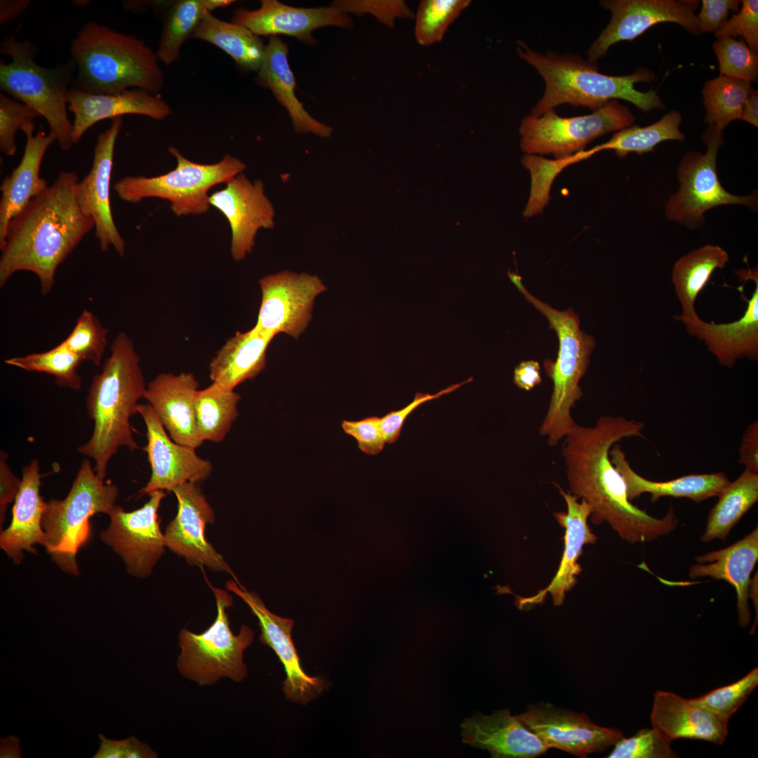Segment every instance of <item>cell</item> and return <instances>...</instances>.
<instances>
[{
    "instance_id": "30",
    "label": "cell",
    "mask_w": 758,
    "mask_h": 758,
    "mask_svg": "<svg viewBox=\"0 0 758 758\" xmlns=\"http://www.w3.org/2000/svg\"><path fill=\"white\" fill-rule=\"evenodd\" d=\"M41 477L37 460L23 467L11 524L1 531L0 547L15 564H20L25 551L36 554L33 547L35 544L46 545V534L41 525L46 501L39 493Z\"/></svg>"
},
{
    "instance_id": "53",
    "label": "cell",
    "mask_w": 758,
    "mask_h": 758,
    "mask_svg": "<svg viewBox=\"0 0 758 758\" xmlns=\"http://www.w3.org/2000/svg\"><path fill=\"white\" fill-rule=\"evenodd\" d=\"M740 5L738 0H703L697 15L700 33L717 32L727 21L729 12L738 11Z\"/></svg>"
},
{
    "instance_id": "60",
    "label": "cell",
    "mask_w": 758,
    "mask_h": 758,
    "mask_svg": "<svg viewBox=\"0 0 758 758\" xmlns=\"http://www.w3.org/2000/svg\"><path fill=\"white\" fill-rule=\"evenodd\" d=\"M1 757H21L20 740L18 738L14 736H10L6 738L1 739Z\"/></svg>"
},
{
    "instance_id": "38",
    "label": "cell",
    "mask_w": 758,
    "mask_h": 758,
    "mask_svg": "<svg viewBox=\"0 0 758 758\" xmlns=\"http://www.w3.org/2000/svg\"><path fill=\"white\" fill-rule=\"evenodd\" d=\"M232 0H180L168 11L164 20L157 55L170 65L180 58L182 46L190 38L206 15L233 4Z\"/></svg>"
},
{
    "instance_id": "3",
    "label": "cell",
    "mask_w": 758,
    "mask_h": 758,
    "mask_svg": "<svg viewBox=\"0 0 758 758\" xmlns=\"http://www.w3.org/2000/svg\"><path fill=\"white\" fill-rule=\"evenodd\" d=\"M146 386L133 343L120 332L101 372L92 378L86 407L94 428L90 439L77 449L95 460L94 471L102 481L109 461L120 447L131 451L139 448L130 418L138 413V401L144 398Z\"/></svg>"
},
{
    "instance_id": "26",
    "label": "cell",
    "mask_w": 758,
    "mask_h": 758,
    "mask_svg": "<svg viewBox=\"0 0 758 758\" xmlns=\"http://www.w3.org/2000/svg\"><path fill=\"white\" fill-rule=\"evenodd\" d=\"M559 493L564 498L567 512H557L554 516L558 524L565 528L564 550L555 576L550 583L543 590L531 597L518 599L521 607L524 604L540 602L547 594L552 596L553 604L560 606L564 603L566 593L577 583V576L582 571L578 559L586 544H594L598 538L587 524L592 510L584 500L578 498L569 491H564L559 484H555Z\"/></svg>"
},
{
    "instance_id": "23",
    "label": "cell",
    "mask_w": 758,
    "mask_h": 758,
    "mask_svg": "<svg viewBox=\"0 0 758 758\" xmlns=\"http://www.w3.org/2000/svg\"><path fill=\"white\" fill-rule=\"evenodd\" d=\"M67 109L74 114L72 141L77 144L94 124L107 119L139 114L161 121L172 113L160 94L134 88L117 94H93L70 88Z\"/></svg>"
},
{
    "instance_id": "33",
    "label": "cell",
    "mask_w": 758,
    "mask_h": 758,
    "mask_svg": "<svg viewBox=\"0 0 758 758\" xmlns=\"http://www.w3.org/2000/svg\"><path fill=\"white\" fill-rule=\"evenodd\" d=\"M609 454L611 462L623 477L630 501L641 494L649 493L651 503L662 497L670 496L686 498L700 503L717 497L730 482L722 472L691 474L665 481H652L639 475L632 468L618 444L611 448Z\"/></svg>"
},
{
    "instance_id": "54",
    "label": "cell",
    "mask_w": 758,
    "mask_h": 758,
    "mask_svg": "<svg viewBox=\"0 0 758 758\" xmlns=\"http://www.w3.org/2000/svg\"><path fill=\"white\" fill-rule=\"evenodd\" d=\"M100 746L93 758H148L152 748L135 737L115 740L99 734Z\"/></svg>"
},
{
    "instance_id": "29",
    "label": "cell",
    "mask_w": 758,
    "mask_h": 758,
    "mask_svg": "<svg viewBox=\"0 0 758 758\" xmlns=\"http://www.w3.org/2000/svg\"><path fill=\"white\" fill-rule=\"evenodd\" d=\"M697 564L690 566L691 579L710 577L722 580L736 592L739 625L746 628L751 620L749 607L750 576L758 560V528L756 527L733 545L694 557Z\"/></svg>"
},
{
    "instance_id": "45",
    "label": "cell",
    "mask_w": 758,
    "mask_h": 758,
    "mask_svg": "<svg viewBox=\"0 0 758 758\" xmlns=\"http://www.w3.org/2000/svg\"><path fill=\"white\" fill-rule=\"evenodd\" d=\"M757 685L758 667H756L736 681L713 689L698 698H689V700L729 720Z\"/></svg>"
},
{
    "instance_id": "31",
    "label": "cell",
    "mask_w": 758,
    "mask_h": 758,
    "mask_svg": "<svg viewBox=\"0 0 758 758\" xmlns=\"http://www.w3.org/2000/svg\"><path fill=\"white\" fill-rule=\"evenodd\" d=\"M743 316L738 320L717 324L700 317L685 320L688 333L702 340L722 366H734L738 359H758V279Z\"/></svg>"
},
{
    "instance_id": "10",
    "label": "cell",
    "mask_w": 758,
    "mask_h": 758,
    "mask_svg": "<svg viewBox=\"0 0 758 758\" xmlns=\"http://www.w3.org/2000/svg\"><path fill=\"white\" fill-rule=\"evenodd\" d=\"M168 151L176 159L173 170L154 177H124L114 185L118 197L131 203L159 198L168 201L171 211L178 217L201 215L211 206L210 189L227 183L246 167L242 161L230 154L214 164H199L182 156L174 147H170Z\"/></svg>"
},
{
    "instance_id": "20",
    "label": "cell",
    "mask_w": 758,
    "mask_h": 758,
    "mask_svg": "<svg viewBox=\"0 0 758 758\" xmlns=\"http://www.w3.org/2000/svg\"><path fill=\"white\" fill-rule=\"evenodd\" d=\"M210 194V205L227 219L231 230L230 252L236 261L252 251L261 229L274 226L275 212L260 180L251 181L241 173Z\"/></svg>"
},
{
    "instance_id": "16",
    "label": "cell",
    "mask_w": 758,
    "mask_h": 758,
    "mask_svg": "<svg viewBox=\"0 0 758 758\" xmlns=\"http://www.w3.org/2000/svg\"><path fill=\"white\" fill-rule=\"evenodd\" d=\"M517 717L549 749L557 748L579 757L604 751L623 738L621 731L601 726L584 713L539 703Z\"/></svg>"
},
{
    "instance_id": "2",
    "label": "cell",
    "mask_w": 758,
    "mask_h": 758,
    "mask_svg": "<svg viewBox=\"0 0 758 758\" xmlns=\"http://www.w3.org/2000/svg\"><path fill=\"white\" fill-rule=\"evenodd\" d=\"M78 182L74 172L61 171L10 221L1 250V287L13 274L28 271L38 277L42 294L51 291L58 266L94 228L77 201Z\"/></svg>"
},
{
    "instance_id": "36",
    "label": "cell",
    "mask_w": 758,
    "mask_h": 758,
    "mask_svg": "<svg viewBox=\"0 0 758 758\" xmlns=\"http://www.w3.org/2000/svg\"><path fill=\"white\" fill-rule=\"evenodd\" d=\"M192 38L208 42L229 55L238 66L258 72L266 45L246 27L222 20L208 12L194 31Z\"/></svg>"
},
{
    "instance_id": "24",
    "label": "cell",
    "mask_w": 758,
    "mask_h": 758,
    "mask_svg": "<svg viewBox=\"0 0 758 758\" xmlns=\"http://www.w3.org/2000/svg\"><path fill=\"white\" fill-rule=\"evenodd\" d=\"M198 387L199 383L192 373H163L147 385L144 395L171 439L194 448L203 443L195 418Z\"/></svg>"
},
{
    "instance_id": "56",
    "label": "cell",
    "mask_w": 758,
    "mask_h": 758,
    "mask_svg": "<svg viewBox=\"0 0 758 758\" xmlns=\"http://www.w3.org/2000/svg\"><path fill=\"white\" fill-rule=\"evenodd\" d=\"M738 463L753 472L758 473V421L746 427L738 448Z\"/></svg>"
},
{
    "instance_id": "46",
    "label": "cell",
    "mask_w": 758,
    "mask_h": 758,
    "mask_svg": "<svg viewBox=\"0 0 758 758\" xmlns=\"http://www.w3.org/2000/svg\"><path fill=\"white\" fill-rule=\"evenodd\" d=\"M720 75L751 83L758 78V56L743 40L719 38L713 44Z\"/></svg>"
},
{
    "instance_id": "5",
    "label": "cell",
    "mask_w": 758,
    "mask_h": 758,
    "mask_svg": "<svg viewBox=\"0 0 758 758\" xmlns=\"http://www.w3.org/2000/svg\"><path fill=\"white\" fill-rule=\"evenodd\" d=\"M77 67L72 88L93 94H117L138 88L159 94L164 76L156 52L133 35L90 22L69 46Z\"/></svg>"
},
{
    "instance_id": "28",
    "label": "cell",
    "mask_w": 758,
    "mask_h": 758,
    "mask_svg": "<svg viewBox=\"0 0 758 758\" xmlns=\"http://www.w3.org/2000/svg\"><path fill=\"white\" fill-rule=\"evenodd\" d=\"M34 124L29 121L21 131L26 136L22 157L19 164L6 176L0 187V249L6 241L10 221L34 197L49 185L41 178L40 168L48 148L56 141L51 133L39 131L34 134Z\"/></svg>"
},
{
    "instance_id": "48",
    "label": "cell",
    "mask_w": 758,
    "mask_h": 758,
    "mask_svg": "<svg viewBox=\"0 0 758 758\" xmlns=\"http://www.w3.org/2000/svg\"><path fill=\"white\" fill-rule=\"evenodd\" d=\"M41 117L30 106L0 93V150L7 156L15 154V135L29 121Z\"/></svg>"
},
{
    "instance_id": "58",
    "label": "cell",
    "mask_w": 758,
    "mask_h": 758,
    "mask_svg": "<svg viewBox=\"0 0 758 758\" xmlns=\"http://www.w3.org/2000/svg\"><path fill=\"white\" fill-rule=\"evenodd\" d=\"M31 4L29 0H1L0 25L18 18Z\"/></svg>"
},
{
    "instance_id": "55",
    "label": "cell",
    "mask_w": 758,
    "mask_h": 758,
    "mask_svg": "<svg viewBox=\"0 0 758 758\" xmlns=\"http://www.w3.org/2000/svg\"><path fill=\"white\" fill-rule=\"evenodd\" d=\"M8 454L1 451L0 454V526L4 522L8 504L15 501L19 491L21 479L15 476L6 463Z\"/></svg>"
},
{
    "instance_id": "47",
    "label": "cell",
    "mask_w": 758,
    "mask_h": 758,
    "mask_svg": "<svg viewBox=\"0 0 758 758\" xmlns=\"http://www.w3.org/2000/svg\"><path fill=\"white\" fill-rule=\"evenodd\" d=\"M608 758H674L678 754L671 743L653 728H644L630 738H622Z\"/></svg>"
},
{
    "instance_id": "44",
    "label": "cell",
    "mask_w": 758,
    "mask_h": 758,
    "mask_svg": "<svg viewBox=\"0 0 758 758\" xmlns=\"http://www.w3.org/2000/svg\"><path fill=\"white\" fill-rule=\"evenodd\" d=\"M109 331L92 312L84 310L71 333L61 343L82 361H89L99 366Z\"/></svg>"
},
{
    "instance_id": "51",
    "label": "cell",
    "mask_w": 758,
    "mask_h": 758,
    "mask_svg": "<svg viewBox=\"0 0 758 758\" xmlns=\"http://www.w3.org/2000/svg\"><path fill=\"white\" fill-rule=\"evenodd\" d=\"M472 380V378H469L462 383L451 385L433 394L417 392L413 401L406 406L398 411H391L383 417L380 418V427L386 444H392L397 439L400 435L401 430L405 420L408 415L420 404L432 399H438L444 394H448L457 390L463 385L470 382Z\"/></svg>"
},
{
    "instance_id": "25",
    "label": "cell",
    "mask_w": 758,
    "mask_h": 758,
    "mask_svg": "<svg viewBox=\"0 0 758 758\" xmlns=\"http://www.w3.org/2000/svg\"><path fill=\"white\" fill-rule=\"evenodd\" d=\"M650 720L652 728L670 743L693 739L720 745L729 734V720L667 691L654 693Z\"/></svg>"
},
{
    "instance_id": "35",
    "label": "cell",
    "mask_w": 758,
    "mask_h": 758,
    "mask_svg": "<svg viewBox=\"0 0 758 758\" xmlns=\"http://www.w3.org/2000/svg\"><path fill=\"white\" fill-rule=\"evenodd\" d=\"M728 253L721 246L707 244L681 257L674 265L672 279L681 307V321L698 317L696 300L717 269L724 268L729 262Z\"/></svg>"
},
{
    "instance_id": "41",
    "label": "cell",
    "mask_w": 758,
    "mask_h": 758,
    "mask_svg": "<svg viewBox=\"0 0 758 758\" xmlns=\"http://www.w3.org/2000/svg\"><path fill=\"white\" fill-rule=\"evenodd\" d=\"M751 90V83L723 75L706 81L702 91L706 109L704 121L724 131L729 123L739 119Z\"/></svg>"
},
{
    "instance_id": "13",
    "label": "cell",
    "mask_w": 758,
    "mask_h": 758,
    "mask_svg": "<svg viewBox=\"0 0 758 758\" xmlns=\"http://www.w3.org/2000/svg\"><path fill=\"white\" fill-rule=\"evenodd\" d=\"M148 495L149 500L131 512L116 505L109 514V526L100 533L102 541L122 558L128 573L140 578L151 574L166 547L157 514L166 493L160 490Z\"/></svg>"
},
{
    "instance_id": "6",
    "label": "cell",
    "mask_w": 758,
    "mask_h": 758,
    "mask_svg": "<svg viewBox=\"0 0 758 758\" xmlns=\"http://www.w3.org/2000/svg\"><path fill=\"white\" fill-rule=\"evenodd\" d=\"M507 275L526 300L547 319L550 328L556 332L559 339L556 361H544V368L552 380L553 388L539 427L540 434L547 438L550 446H554L578 425L571 411L583 395L579 383L589 366L595 340L580 330L579 317L572 308L555 310L533 296L525 288L519 274L508 271Z\"/></svg>"
},
{
    "instance_id": "34",
    "label": "cell",
    "mask_w": 758,
    "mask_h": 758,
    "mask_svg": "<svg viewBox=\"0 0 758 758\" xmlns=\"http://www.w3.org/2000/svg\"><path fill=\"white\" fill-rule=\"evenodd\" d=\"M275 336L253 327L246 332L237 331L218 351L209 365L213 383L234 389L253 378L265 368L268 345Z\"/></svg>"
},
{
    "instance_id": "11",
    "label": "cell",
    "mask_w": 758,
    "mask_h": 758,
    "mask_svg": "<svg viewBox=\"0 0 758 758\" xmlns=\"http://www.w3.org/2000/svg\"><path fill=\"white\" fill-rule=\"evenodd\" d=\"M703 140L707 146L706 152H690L684 155L677 170L679 190L670 197L665 207L668 220L690 229L703 227L705 213L714 207L735 204L755 211L758 206L757 192L735 195L726 190L719 180L717 156L723 143V131L710 125Z\"/></svg>"
},
{
    "instance_id": "61",
    "label": "cell",
    "mask_w": 758,
    "mask_h": 758,
    "mask_svg": "<svg viewBox=\"0 0 758 758\" xmlns=\"http://www.w3.org/2000/svg\"><path fill=\"white\" fill-rule=\"evenodd\" d=\"M72 2H75V3H74V4H76L77 6H79L81 7V6H87V4H88L90 1H72Z\"/></svg>"
},
{
    "instance_id": "1",
    "label": "cell",
    "mask_w": 758,
    "mask_h": 758,
    "mask_svg": "<svg viewBox=\"0 0 758 758\" xmlns=\"http://www.w3.org/2000/svg\"><path fill=\"white\" fill-rule=\"evenodd\" d=\"M644 429L638 420L602 415L592 427L578 425L561 445L569 491L590 506L592 523L606 522L631 544L668 536L679 522L672 506L665 517L657 518L633 505L622 475L611 462V448L627 438H644Z\"/></svg>"
},
{
    "instance_id": "57",
    "label": "cell",
    "mask_w": 758,
    "mask_h": 758,
    "mask_svg": "<svg viewBox=\"0 0 758 758\" xmlns=\"http://www.w3.org/2000/svg\"><path fill=\"white\" fill-rule=\"evenodd\" d=\"M513 380L519 388L531 390L542 381L539 363L534 360L520 362L514 368Z\"/></svg>"
},
{
    "instance_id": "19",
    "label": "cell",
    "mask_w": 758,
    "mask_h": 758,
    "mask_svg": "<svg viewBox=\"0 0 758 758\" xmlns=\"http://www.w3.org/2000/svg\"><path fill=\"white\" fill-rule=\"evenodd\" d=\"M138 413L147 428V453L151 477L140 491V495L154 491H173L185 483L204 481L211 474V463L199 457L195 448L172 441L149 404H139Z\"/></svg>"
},
{
    "instance_id": "8",
    "label": "cell",
    "mask_w": 758,
    "mask_h": 758,
    "mask_svg": "<svg viewBox=\"0 0 758 758\" xmlns=\"http://www.w3.org/2000/svg\"><path fill=\"white\" fill-rule=\"evenodd\" d=\"M118 493L117 486L102 481L85 459L67 496L46 502L41 521L45 548L64 572L79 576L77 554L89 538V519L98 513L109 515Z\"/></svg>"
},
{
    "instance_id": "9",
    "label": "cell",
    "mask_w": 758,
    "mask_h": 758,
    "mask_svg": "<svg viewBox=\"0 0 758 758\" xmlns=\"http://www.w3.org/2000/svg\"><path fill=\"white\" fill-rule=\"evenodd\" d=\"M209 585L216 601V617L201 633L180 630L176 666L183 677L201 686L215 684L223 678L241 682L248 674L244 652L251 645L254 634L246 625H241L237 634L232 632L227 613L234 606L232 597L225 590Z\"/></svg>"
},
{
    "instance_id": "42",
    "label": "cell",
    "mask_w": 758,
    "mask_h": 758,
    "mask_svg": "<svg viewBox=\"0 0 758 758\" xmlns=\"http://www.w3.org/2000/svg\"><path fill=\"white\" fill-rule=\"evenodd\" d=\"M81 361L82 360L79 356L62 343L46 352L12 357L4 361L7 365L27 371L51 374L55 376L58 385L74 390L80 389L81 386V378L77 373Z\"/></svg>"
},
{
    "instance_id": "22",
    "label": "cell",
    "mask_w": 758,
    "mask_h": 758,
    "mask_svg": "<svg viewBox=\"0 0 758 758\" xmlns=\"http://www.w3.org/2000/svg\"><path fill=\"white\" fill-rule=\"evenodd\" d=\"M255 10L239 8L234 11L232 22L242 25L260 36L287 35L309 46L317 41L312 32L325 27L351 29V17L333 6L299 8L277 0H262Z\"/></svg>"
},
{
    "instance_id": "7",
    "label": "cell",
    "mask_w": 758,
    "mask_h": 758,
    "mask_svg": "<svg viewBox=\"0 0 758 758\" xmlns=\"http://www.w3.org/2000/svg\"><path fill=\"white\" fill-rule=\"evenodd\" d=\"M37 52L29 40H18L15 34L5 37L0 53L10 56L11 62L1 60L0 89L44 117L60 149L68 151L73 143L67 95L77 67L72 58L55 67H41L34 61Z\"/></svg>"
},
{
    "instance_id": "39",
    "label": "cell",
    "mask_w": 758,
    "mask_h": 758,
    "mask_svg": "<svg viewBox=\"0 0 758 758\" xmlns=\"http://www.w3.org/2000/svg\"><path fill=\"white\" fill-rule=\"evenodd\" d=\"M241 396L232 390L212 383L198 390L194 399L197 429L201 439L220 443L224 440L238 415Z\"/></svg>"
},
{
    "instance_id": "4",
    "label": "cell",
    "mask_w": 758,
    "mask_h": 758,
    "mask_svg": "<svg viewBox=\"0 0 758 758\" xmlns=\"http://www.w3.org/2000/svg\"><path fill=\"white\" fill-rule=\"evenodd\" d=\"M517 51L545 81L544 94L531 112L533 117L563 104L587 107L594 112L616 99L628 101L644 112L665 108L655 91L641 92L634 88L636 83L655 79L653 72L646 67H639L629 75L611 76L600 73L597 62L578 55L541 53L521 41L517 42Z\"/></svg>"
},
{
    "instance_id": "37",
    "label": "cell",
    "mask_w": 758,
    "mask_h": 758,
    "mask_svg": "<svg viewBox=\"0 0 758 758\" xmlns=\"http://www.w3.org/2000/svg\"><path fill=\"white\" fill-rule=\"evenodd\" d=\"M710 510L703 543L718 538L725 541L734 526L758 500V473L747 469L719 494Z\"/></svg>"
},
{
    "instance_id": "17",
    "label": "cell",
    "mask_w": 758,
    "mask_h": 758,
    "mask_svg": "<svg viewBox=\"0 0 758 758\" xmlns=\"http://www.w3.org/2000/svg\"><path fill=\"white\" fill-rule=\"evenodd\" d=\"M173 492L178 512L164 533L166 547L190 564L234 576L224 557L206 538V526L214 522L215 514L201 489L196 483L185 482Z\"/></svg>"
},
{
    "instance_id": "43",
    "label": "cell",
    "mask_w": 758,
    "mask_h": 758,
    "mask_svg": "<svg viewBox=\"0 0 758 758\" xmlns=\"http://www.w3.org/2000/svg\"><path fill=\"white\" fill-rule=\"evenodd\" d=\"M471 4L470 0H423L415 16L414 34L421 46L440 42L449 26Z\"/></svg>"
},
{
    "instance_id": "32",
    "label": "cell",
    "mask_w": 758,
    "mask_h": 758,
    "mask_svg": "<svg viewBox=\"0 0 758 758\" xmlns=\"http://www.w3.org/2000/svg\"><path fill=\"white\" fill-rule=\"evenodd\" d=\"M288 46L279 36H271L258 69V84L270 89L288 112L295 131L329 138L333 128L315 119L295 95V79L288 60Z\"/></svg>"
},
{
    "instance_id": "14",
    "label": "cell",
    "mask_w": 758,
    "mask_h": 758,
    "mask_svg": "<svg viewBox=\"0 0 758 758\" xmlns=\"http://www.w3.org/2000/svg\"><path fill=\"white\" fill-rule=\"evenodd\" d=\"M262 298L253 326L276 335L284 333L297 339L311 320L318 295L326 290L317 275L282 271L259 281Z\"/></svg>"
},
{
    "instance_id": "52",
    "label": "cell",
    "mask_w": 758,
    "mask_h": 758,
    "mask_svg": "<svg viewBox=\"0 0 758 758\" xmlns=\"http://www.w3.org/2000/svg\"><path fill=\"white\" fill-rule=\"evenodd\" d=\"M344 432L353 437L359 449L367 455H376L386 444L380 424V418L368 417L360 420H343Z\"/></svg>"
},
{
    "instance_id": "50",
    "label": "cell",
    "mask_w": 758,
    "mask_h": 758,
    "mask_svg": "<svg viewBox=\"0 0 758 758\" xmlns=\"http://www.w3.org/2000/svg\"><path fill=\"white\" fill-rule=\"evenodd\" d=\"M717 39L723 37L742 36L748 47L754 53L758 51V1H741V7L738 14L731 18L717 32Z\"/></svg>"
},
{
    "instance_id": "15",
    "label": "cell",
    "mask_w": 758,
    "mask_h": 758,
    "mask_svg": "<svg viewBox=\"0 0 758 758\" xmlns=\"http://www.w3.org/2000/svg\"><path fill=\"white\" fill-rule=\"evenodd\" d=\"M600 4L611 12L610 22L588 50V60L597 62L609 48L632 41L660 22H675L698 35L696 0H604Z\"/></svg>"
},
{
    "instance_id": "27",
    "label": "cell",
    "mask_w": 758,
    "mask_h": 758,
    "mask_svg": "<svg viewBox=\"0 0 758 758\" xmlns=\"http://www.w3.org/2000/svg\"><path fill=\"white\" fill-rule=\"evenodd\" d=\"M464 743L488 750L492 757L531 758L549 747L509 710L475 713L461 724Z\"/></svg>"
},
{
    "instance_id": "49",
    "label": "cell",
    "mask_w": 758,
    "mask_h": 758,
    "mask_svg": "<svg viewBox=\"0 0 758 758\" xmlns=\"http://www.w3.org/2000/svg\"><path fill=\"white\" fill-rule=\"evenodd\" d=\"M330 6L348 15H371L390 28L394 27L397 19L414 16L411 8L402 0H336Z\"/></svg>"
},
{
    "instance_id": "18",
    "label": "cell",
    "mask_w": 758,
    "mask_h": 758,
    "mask_svg": "<svg viewBox=\"0 0 758 758\" xmlns=\"http://www.w3.org/2000/svg\"><path fill=\"white\" fill-rule=\"evenodd\" d=\"M121 126L122 117L114 118L109 128L98 136L92 167L76 185L75 197L81 209L94 222L101 251L106 252L113 247L123 256L126 244L114 221L110 203L114 148Z\"/></svg>"
},
{
    "instance_id": "21",
    "label": "cell",
    "mask_w": 758,
    "mask_h": 758,
    "mask_svg": "<svg viewBox=\"0 0 758 758\" xmlns=\"http://www.w3.org/2000/svg\"><path fill=\"white\" fill-rule=\"evenodd\" d=\"M226 588L248 606L258 620L260 641L269 646L283 664L286 672L283 691L286 699L305 705L318 697L326 684L322 679L309 676L302 669L292 640L293 620L271 612L255 592L247 590L237 581H227Z\"/></svg>"
},
{
    "instance_id": "59",
    "label": "cell",
    "mask_w": 758,
    "mask_h": 758,
    "mask_svg": "<svg viewBox=\"0 0 758 758\" xmlns=\"http://www.w3.org/2000/svg\"><path fill=\"white\" fill-rule=\"evenodd\" d=\"M739 119L758 126V93L752 89L743 105Z\"/></svg>"
},
{
    "instance_id": "40",
    "label": "cell",
    "mask_w": 758,
    "mask_h": 758,
    "mask_svg": "<svg viewBox=\"0 0 758 758\" xmlns=\"http://www.w3.org/2000/svg\"><path fill=\"white\" fill-rule=\"evenodd\" d=\"M681 121V114L673 110L649 126H633L618 131L607 142L587 151L591 157L600 151L612 149L620 158L625 157L630 152L642 154L653 152L654 147L661 142L682 141L685 139L679 130Z\"/></svg>"
},
{
    "instance_id": "12",
    "label": "cell",
    "mask_w": 758,
    "mask_h": 758,
    "mask_svg": "<svg viewBox=\"0 0 758 758\" xmlns=\"http://www.w3.org/2000/svg\"><path fill=\"white\" fill-rule=\"evenodd\" d=\"M635 117L627 107L611 100L592 114L561 117L554 109L540 117L528 115L521 123V149L528 154H553L563 159L583 151L594 139L631 126Z\"/></svg>"
}]
</instances>
